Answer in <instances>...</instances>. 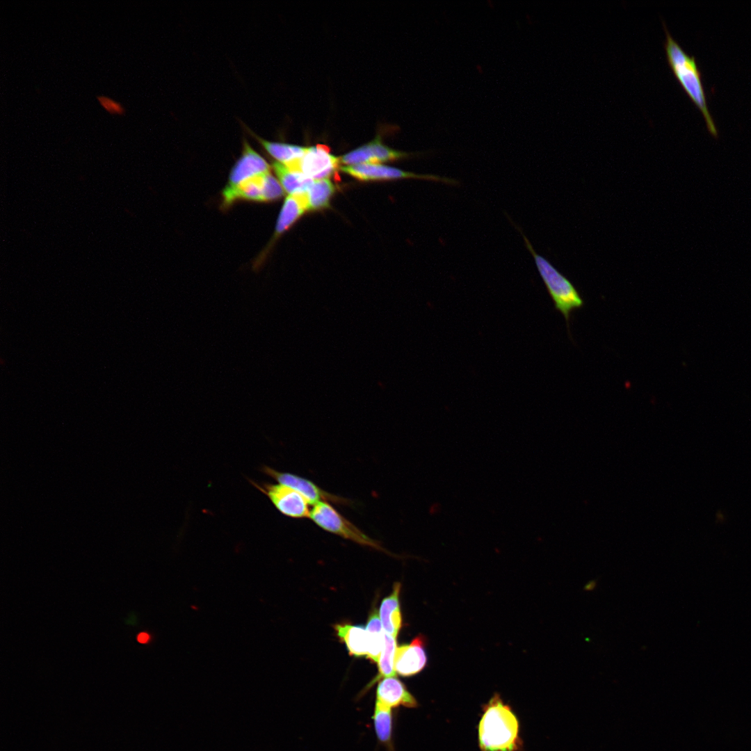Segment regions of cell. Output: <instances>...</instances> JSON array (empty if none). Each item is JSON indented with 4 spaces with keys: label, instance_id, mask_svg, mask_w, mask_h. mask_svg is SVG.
I'll return each instance as SVG.
<instances>
[{
    "label": "cell",
    "instance_id": "6da1fadb",
    "mask_svg": "<svg viewBox=\"0 0 751 751\" xmlns=\"http://www.w3.org/2000/svg\"><path fill=\"white\" fill-rule=\"evenodd\" d=\"M478 740L481 751L519 750L517 718L499 695H494L484 708L478 726Z\"/></svg>",
    "mask_w": 751,
    "mask_h": 751
},
{
    "label": "cell",
    "instance_id": "7a4b0ae2",
    "mask_svg": "<svg viewBox=\"0 0 751 751\" xmlns=\"http://www.w3.org/2000/svg\"><path fill=\"white\" fill-rule=\"evenodd\" d=\"M665 33L664 49L668 63L686 93L700 109L710 133L717 137L718 131L709 112L702 74L694 56H688L675 40L663 22Z\"/></svg>",
    "mask_w": 751,
    "mask_h": 751
},
{
    "label": "cell",
    "instance_id": "3957f363",
    "mask_svg": "<svg viewBox=\"0 0 751 751\" xmlns=\"http://www.w3.org/2000/svg\"><path fill=\"white\" fill-rule=\"evenodd\" d=\"M521 234L526 247L534 259L538 271L554 302L555 309L564 316L570 333V314L574 309L583 307V299L571 281L546 258L537 253L522 231Z\"/></svg>",
    "mask_w": 751,
    "mask_h": 751
},
{
    "label": "cell",
    "instance_id": "277c9868",
    "mask_svg": "<svg viewBox=\"0 0 751 751\" xmlns=\"http://www.w3.org/2000/svg\"><path fill=\"white\" fill-rule=\"evenodd\" d=\"M283 195V188L279 180L268 172L251 177L235 186H225L221 193L220 207L227 210L239 201L271 202Z\"/></svg>",
    "mask_w": 751,
    "mask_h": 751
},
{
    "label": "cell",
    "instance_id": "5b68a950",
    "mask_svg": "<svg viewBox=\"0 0 751 751\" xmlns=\"http://www.w3.org/2000/svg\"><path fill=\"white\" fill-rule=\"evenodd\" d=\"M309 518L324 531L360 545L389 554L379 542L366 535L338 512L330 503L323 501L313 505Z\"/></svg>",
    "mask_w": 751,
    "mask_h": 751
},
{
    "label": "cell",
    "instance_id": "8992f818",
    "mask_svg": "<svg viewBox=\"0 0 751 751\" xmlns=\"http://www.w3.org/2000/svg\"><path fill=\"white\" fill-rule=\"evenodd\" d=\"M258 490L264 494L284 516L295 518H309V503L298 492L285 485L261 483L249 480Z\"/></svg>",
    "mask_w": 751,
    "mask_h": 751
},
{
    "label": "cell",
    "instance_id": "52a82bcc",
    "mask_svg": "<svg viewBox=\"0 0 751 751\" xmlns=\"http://www.w3.org/2000/svg\"><path fill=\"white\" fill-rule=\"evenodd\" d=\"M261 471L277 483L300 493L310 505L323 501L341 506H349L351 503L350 499L328 492L314 482L298 475L279 471L268 466H263Z\"/></svg>",
    "mask_w": 751,
    "mask_h": 751
},
{
    "label": "cell",
    "instance_id": "ba28073f",
    "mask_svg": "<svg viewBox=\"0 0 751 751\" xmlns=\"http://www.w3.org/2000/svg\"><path fill=\"white\" fill-rule=\"evenodd\" d=\"M340 162V158L331 154L328 146L318 144L307 147L300 160L287 167L300 171L311 179L319 180L332 175L339 168Z\"/></svg>",
    "mask_w": 751,
    "mask_h": 751
},
{
    "label": "cell",
    "instance_id": "9c48e42d",
    "mask_svg": "<svg viewBox=\"0 0 751 751\" xmlns=\"http://www.w3.org/2000/svg\"><path fill=\"white\" fill-rule=\"evenodd\" d=\"M344 172L362 181L385 180L400 178H415L457 184L455 179L433 175H417L396 168L380 164L363 163L341 168Z\"/></svg>",
    "mask_w": 751,
    "mask_h": 751
},
{
    "label": "cell",
    "instance_id": "30bf717a",
    "mask_svg": "<svg viewBox=\"0 0 751 751\" xmlns=\"http://www.w3.org/2000/svg\"><path fill=\"white\" fill-rule=\"evenodd\" d=\"M270 172V166L245 140L240 157L232 168L226 186H235L257 175Z\"/></svg>",
    "mask_w": 751,
    "mask_h": 751
},
{
    "label": "cell",
    "instance_id": "8fae6325",
    "mask_svg": "<svg viewBox=\"0 0 751 751\" xmlns=\"http://www.w3.org/2000/svg\"><path fill=\"white\" fill-rule=\"evenodd\" d=\"M408 155L407 153L396 151L386 146L378 136L368 144L344 154L340 160L342 163L350 165L363 163L379 164L380 162L397 160Z\"/></svg>",
    "mask_w": 751,
    "mask_h": 751
},
{
    "label": "cell",
    "instance_id": "7c38bea8",
    "mask_svg": "<svg viewBox=\"0 0 751 751\" xmlns=\"http://www.w3.org/2000/svg\"><path fill=\"white\" fill-rule=\"evenodd\" d=\"M427 656L422 636L414 638L410 644L396 647L394 657L396 673L411 677L420 672L426 666Z\"/></svg>",
    "mask_w": 751,
    "mask_h": 751
},
{
    "label": "cell",
    "instance_id": "4fadbf2b",
    "mask_svg": "<svg viewBox=\"0 0 751 751\" xmlns=\"http://www.w3.org/2000/svg\"><path fill=\"white\" fill-rule=\"evenodd\" d=\"M375 704L391 709L401 706L414 708L418 705L417 700L408 691L405 684L395 677H386L379 681L376 691Z\"/></svg>",
    "mask_w": 751,
    "mask_h": 751
},
{
    "label": "cell",
    "instance_id": "5bb4252c",
    "mask_svg": "<svg viewBox=\"0 0 751 751\" xmlns=\"http://www.w3.org/2000/svg\"><path fill=\"white\" fill-rule=\"evenodd\" d=\"M307 210L306 193L302 195H288L283 204L278 216L273 239L262 254L255 261V267H259L261 261L268 254L274 242Z\"/></svg>",
    "mask_w": 751,
    "mask_h": 751
},
{
    "label": "cell",
    "instance_id": "9a60e30c",
    "mask_svg": "<svg viewBox=\"0 0 751 751\" xmlns=\"http://www.w3.org/2000/svg\"><path fill=\"white\" fill-rule=\"evenodd\" d=\"M400 591L401 583H395L390 595L382 599L379 610V617L385 633L396 638L402 625Z\"/></svg>",
    "mask_w": 751,
    "mask_h": 751
},
{
    "label": "cell",
    "instance_id": "2e32d148",
    "mask_svg": "<svg viewBox=\"0 0 751 751\" xmlns=\"http://www.w3.org/2000/svg\"><path fill=\"white\" fill-rule=\"evenodd\" d=\"M334 629L339 640L346 645L350 656H367L369 640L366 628L361 625L343 623L334 624Z\"/></svg>",
    "mask_w": 751,
    "mask_h": 751
},
{
    "label": "cell",
    "instance_id": "e0dca14e",
    "mask_svg": "<svg viewBox=\"0 0 751 751\" xmlns=\"http://www.w3.org/2000/svg\"><path fill=\"white\" fill-rule=\"evenodd\" d=\"M272 168L283 189L289 195L307 193L314 182L301 172L291 170L281 163L274 162Z\"/></svg>",
    "mask_w": 751,
    "mask_h": 751
},
{
    "label": "cell",
    "instance_id": "ac0fdd59",
    "mask_svg": "<svg viewBox=\"0 0 751 751\" xmlns=\"http://www.w3.org/2000/svg\"><path fill=\"white\" fill-rule=\"evenodd\" d=\"M254 137L277 162L287 166L300 160L307 149L295 145L268 141L256 135H254Z\"/></svg>",
    "mask_w": 751,
    "mask_h": 751
},
{
    "label": "cell",
    "instance_id": "d6986e66",
    "mask_svg": "<svg viewBox=\"0 0 751 751\" xmlns=\"http://www.w3.org/2000/svg\"><path fill=\"white\" fill-rule=\"evenodd\" d=\"M376 736L387 751H395L392 741V709L375 704L372 716Z\"/></svg>",
    "mask_w": 751,
    "mask_h": 751
},
{
    "label": "cell",
    "instance_id": "ffe728a7",
    "mask_svg": "<svg viewBox=\"0 0 751 751\" xmlns=\"http://www.w3.org/2000/svg\"><path fill=\"white\" fill-rule=\"evenodd\" d=\"M366 629L369 634V651L366 657L373 663H378L385 645V632L376 607L371 611Z\"/></svg>",
    "mask_w": 751,
    "mask_h": 751
},
{
    "label": "cell",
    "instance_id": "44dd1931",
    "mask_svg": "<svg viewBox=\"0 0 751 751\" xmlns=\"http://www.w3.org/2000/svg\"><path fill=\"white\" fill-rule=\"evenodd\" d=\"M396 638L385 633V645L378 663V675L366 685L363 691L366 692L378 681L390 677H395L394 657L396 649Z\"/></svg>",
    "mask_w": 751,
    "mask_h": 751
},
{
    "label": "cell",
    "instance_id": "7402d4cb",
    "mask_svg": "<svg viewBox=\"0 0 751 751\" xmlns=\"http://www.w3.org/2000/svg\"><path fill=\"white\" fill-rule=\"evenodd\" d=\"M334 191V185L330 179L314 181L306 193L307 210L316 211L328 207Z\"/></svg>",
    "mask_w": 751,
    "mask_h": 751
},
{
    "label": "cell",
    "instance_id": "603a6c76",
    "mask_svg": "<svg viewBox=\"0 0 751 751\" xmlns=\"http://www.w3.org/2000/svg\"><path fill=\"white\" fill-rule=\"evenodd\" d=\"M96 98L99 105L110 115L121 116L126 114V108L119 101L104 95H97Z\"/></svg>",
    "mask_w": 751,
    "mask_h": 751
},
{
    "label": "cell",
    "instance_id": "cb8c5ba5",
    "mask_svg": "<svg viewBox=\"0 0 751 751\" xmlns=\"http://www.w3.org/2000/svg\"><path fill=\"white\" fill-rule=\"evenodd\" d=\"M595 586H596V581H594V580H592V581H589V582H588V583H587V584H586V585L585 586V587H584V589H585L586 590H588V591H590V590H593V589H594V588H595Z\"/></svg>",
    "mask_w": 751,
    "mask_h": 751
},
{
    "label": "cell",
    "instance_id": "d4e9b609",
    "mask_svg": "<svg viewBox=\"0 0 751 751\" xmlns=\"http://www.w3.org/2000/svg\"><path fill=\"white\" fill-rule=\"evenodd\" d=\"M149 636L147 633H142L138 635V640L141 643H145L147 641Z\"/></svg>",
    "mask_w": 751,
    "mask_h": 751
}]
</instances>
